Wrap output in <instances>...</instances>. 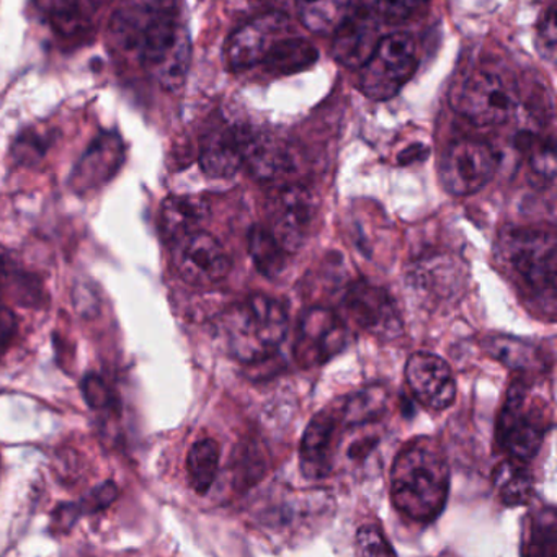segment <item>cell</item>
Here are the masks:
<instances>
[{
    "mask_svg": "<svg viewBox=\"0 0 557 557\" xmlns=\"http://www.w3.org/2000/svg\"><path fill=\"white\" fill-rule=\"evenodd\" d=\"M112 47L154 74L169 92L187 81L191 60L190 35L171 2H128L110 21Z\"/></svg>",
    "mask_w": 557,
    "mask_h": 557,
    "instance_id": "obj_1",
    "label": "cell"
},
{
    "mask_svg": "<svg viewBox=\"0 0 557 557\" xmlns=\"http://www.w3.org/2000/svg\"><path fill=\"white\" fill-rule=\"evenodd\" d=\"M449 492L445 451L432 436H417L397 453L391 468L394 507L416 521L440 517Z\"/></svg>",
    "mask_w": 557,
    "mask_h": 557,
    "instance_id": "obj_2",
    "label": "cell"
},
{
    "mask_svg": "<svg viewBox=\"0 0 557 557\" xmlns=\"http://www.w3.org/2000/svg\"><path fill=\"white\" fill-rule=\"evenodd\" d=\"M498 260L531 298L556 308L557 244L546 231L513 227L498 239Z\"/></svg>",
    "mask_w": 557,
    "mask_h": 557,
    "instance_id": "obj_3",
    "label": "cell"
},
{
    "mask_svg": "<svg viewBox=\"0 0 557 557\" xmlns=\"http://www.w3.org/2000/svg\"><path fill=\"white\" fill-rule=\"evenodd\" d=\"M224 334L234 358L243 363L269 360L288 334V312L269 296L253 295L224 315Z\"/></svg>",
    "mask_w": 557,
    "mask_h": 557,
    "instance_id": "obj_4",
    "label": "cell"
},
{
    "mask_svg": "<svg viewBox=\"0 0 557 557\" xmlns=\"http://www.w3.org/2000/svg\"><path fill=\"white\" fill-rule=\"evenodd\" d=\"M554 425L553 406L524 377L513 381L498 413L495 438L507 458L528 462Z\"/></svg>",
    "mask_w": 557,
    "mask_h": 557,
    "instance_id": "obj_5",
    "label": "cell"
},
{
    "mask_svg": "<svg viewBox=\"0 0 557 557\" xmlns=\"http://www.w3.org/2000/svg\"><path fill=\"white\" fill-rule=\"evenodd\" d=\"M263 502L256 511L257 527L280 540H295L309 534L332 511L331 495L315 488L311 492L285 491Z\"/></svg>",
    "mask_w": 557,
    "mask_h": 557,
    "instance_id": "obj_6",
    "label": "cell"
},
{
    "mask_svg": "<svg viewBox=\"0 0 557 557\" xmlns=\"http://www.w3.org/2000/svg\"><path fill=\"white\" fill-rule=\"evenodd\" d=\"M416 40L407 32H394L381 38L360 73V89L373 100L396 96L416 73Z\"/></svg>",
    "mask_w": 557,
    "mask_h": 557,
    "instance_id": "obj_7",
    "label": "cell"
},
{
    "mask_svg": "<svg viewBox=\"0 0 557 557\" xmlns=\"http://www.w3.org/2000/svg\"><path fill=\"white\" fill-rule=\"evenodd\" d=\"M513 94L498 74L469 71L451 89V107L475 126L504 125L515 112Z\"/></svg>",
    "mask_w": 557,
    "mask_h": 557,
    "instance_id": "obj_8",
    "label": "cell"
},
{
    "mask_svg": "<svg viewBox=\"0 0 557 557\" xmlns=\"http://www.w3.org/2000/svg\"><path fill=\"white\" fill-rule=\"evenodd\" d=\"M497 159L484 143L459 139L451 143L440 161V184L453 197H469L494 177Z\"/></svg>",
    "mask_w": 557,
    "mask_h": 557,
    "instance_id": "obj_9",
    "label": "cell"
},
{
    "mask_svg": "<svg viewBox=\"0 0 557 557\" xmlns=\"http://www.w3.org/2000/svg\"><path fill=\"white\" fill-rule=\"evenodd\" d=\"M348 329L344 319L325 308L302 314L295 342V358L302 368L322 367L344 351Z\"/></svg>",
    "mask_w": 557,
    "mask_h": 557,
    "instance_id": "obj_10",
    "label": "cell"
},
{
    "mask_svg": "<svg viewBox=\"0 0 557 557\" xmlns=\"http://www.w3.org/2000/svg\"><path fill=\"white\" fill-rule=\"evenodd\" d=\"M345 429L338 403L312 417L299 446V466L306 478L325 479L334 472Z\"/></svg>",
    "mask_w": 557,
    "mask_h": 557,
    "instance_id": "obj_11",
    "label": "cell"
},
{
    "mask_svg": "<svg viewBox=\"0 0 557 557\" xmlns=\"http://www.w3.org/2000/svg\"><path fill=\"white\" fill-rule=\"evenodd\" d=\"M175 270L184 282L194 286H211L226 278L231 259L211 234L197 231L182 237L172 250Z\"/></svg>",
    "mask_w": 557,
    "mask_h": 557,
    "instance_id": "obj_12",
    "label": "cell"
},
{
    "mask_svg": "<svg viewBox=\"0 0 557 557\" xmlns=\"http://www.w3.org/2000/svg\"><path fill=\"white\" fill-rule=\"evenodd\" d=\"M289 32V18L282 12L253 17L237 28L226 44L224 57L231 71L249 70L262 63L270 48L286 37Z\"/></svg>",
    "mask_w": 557,
    "mask_h": 557,
    "instance_id": "obj_13",
    "label": "cell"
},
{
    "mask_svg": "<svg viewBox=\"0 0 557 557\" xmlns=\"http://www.w3.org/2000/svg\"><path fill=\"white\" fill-rule=\"evenodd\" d=\"M344 305L351 319L370 334L386 341L403 334V319L396 301L381 286L367 282L355 283L348 289Z\"/></svg>",
    "mask_w": 557,
    "mask_h": 557,
    "instance_id": "obj_14",
    "label": "cell"
},
{
    "mask_svg": "<svg viewBox=\"0 0 557 557\" xmlns=\"http://www.w3.org/2000/svg\"><path fill=\"white\" fill-rule=\"evenodd\" d=\"M380 15L374 4H354L341 27L335 30L332 54L345 67H363L380 44Z\"/></svg>",
    "mask_w": 557,
    "mask_h": 557,
    "instance_id": "obj_15",
    "label": "cell"
},
{
    "mask_svg": "<svg viewBox=\"0 0 557 557\" xmlns=\"http://www.w3.org/2000/svg\"><path fill=\"white\" fill-rule=\"evenodd\" d=\"M406 380L416 399L432 410H445L455 403L456 383L443 358L419 351L406 364Z\"/></svg>",
    "mask_w": 557,
    "mask_h": 557,
    "instance_id": "obj_16",
    "label": "cell"
},
{
    "mask_svg": "<svg viewBox=\"0 0 557 557\" xmlns=\"http://www.w3.org/2000/svg\"><path fill=\"white\" fill-rule=\"evenodd\" d=\"M125 161V146L116 133H102L94 139L74 168L70 185L79 195H89L109 184Z\"/></svg>",
    "mask_w": 557,
    "mask_h": 557,
    "instance_id": "obj_17",
    "label": "cell"
},
{
    "mask_svg": "<svg viewBox=\"0 0 557 557\" xmlns=\"http://www.w3.org/2000/svg\"><path fill=\"white\" fill-rule=\"evenodd\" d=\"M314 214V198L306 188L288 187L278 195L273 205L270 233L286 253L301 249Z\"/></svg>",
    "mask_w": 557,
    "mask_h": 557,
    "instance_id": "obj_18",
    "label": "cell"
},
{
    "mask_svg": "<svg viewBox=\"0 0 557 557\" xmlns=\"http://www.w3.org/2000/svg\"><path fill=\"white\" fill-rule=\"evenodd\" d=\"M250 138L252 132L237 126H230L211 135L200 154V165L205 174L211 178L233 177L246 162Z\"/></svg>",
    "mask_w": 557,
    "mask_h": 557,
    "instance_id": "obj_19",
    "label": "cell"
},
{
    "mask_svg": "<svg viewBox=\"0 0 557 557\" xmlns=\"http://www.w3.org/2000/svg\"><path fill=\"white\" fill-rule=\"evenodd\" d=\"M208 214L210 205L205 198L190 195L169 197L161 210L162 233L177 243L182 237L201 231L200 226L207 221Z\"/></svg>",
    "mask_w": 557,
    "mask_h": 557,
    "instance_id": "obj_20",
    "label": "cell"
},
{
    "mask_svg": "<svg viewBox=\"0 0 557 557\" xmlns=\"http://www.w3.org/2000/svg\"><path fill=\"white\" fill-rule=\"evenodd\" d=\"M318 60V48L311 41L285 37L270 48L262 64L273 76H292L314 66Z\"/></svg>",
    "mask_w": 557,
    "mask_h": 557,
    "instance_id": "obj_21",
    "label": "cell"
},
{
    "mask_svg": "<svg viewBox=\"0 0 557 557\" xmlns=\"http://www.w3.org/2000/svg\"><path fill=\"white\" fill-rule=\"evenodd\" d=\"M494 487L507 507L527 505L533 498L534 478L528 462L507 458L495 468Z\"/></svg>",
    "mask_w": 557,
    "mask_h": 557,
    "instance_id": "obj_22",
    "label": "cell"
},
{
    "mask_svg": "<svg viewBox=\"0 0 557 557\" xmlns=\"http://www.w3.org/2000/svg\"><path fill=\"white\" fill-rule=\"evenodd\" d=\"M484 350L511 370L531 373L544 367L541 351L530 342L520 341V338L492 335L485 338Z\"/></svg>",
    "mask_w": 557,
    "mask_h": 557,
    "instance_id": "obj_23",
    "label": "cell"
},
{
    "mask_svg": "<svg viewBox=\"0 0 557 557\" xmlns=\"http://www.w3.org/2000/svg\"><path fill=\"white\" fill-rule=\"evenodd\" d=\"M342 419L345 426L373 425L387 409L386 389L380 386L367 387V389L357 391L345 399L338 400Z\"/></svg>",
    "mask_w": 557,
    "mask_h": 557,
    "instance_id": "obj_24",
    "label": "cell"
},
{
    "mask_svg": "<svg viewBox=\"0 0 557 557\" xmlns=\"http://www.w3.org/2000/svg\"><path fill=\"white\" fill-rule=\"evenodd\" d=\"M523 557H557V517L554 508L528 515L523 530Z\"/></svg>",
    "mask_w": 557,
    "mask_h": 557,
    "instance_id": "obj_25",
    "label": "cell"
},
{
    "mask_svg": "<svg viewBox=\"0 0 557 557\" xmlns=\"http://www.w3.org/2000/svg\"><path fill=\"white\" fill-rule=\"evenodd\" d=\"M220 445L216 440L201 438L194 443L187 456L188 481L198 495L208 494L220 471Z\"/></svg>",
    "mask_w": 557,
    "mask_h": 557,
    "instance_id": "obj_26",
    "label": "cell"
},
{
    "mask_svg": "<svg viewBox=\"0 0 557 557\" xmlns=\"http://www.w3.org/2000/svg\"><path fill=\"white\" fill-rule=\"evenodd\" d=\"M244 164H247L256 177L275 178L292 168V158L280 143L260 138L252 133Z\"/></svg>",
    "mask_w": 557,
    "mask_h": 557,
    "instance_id": "obj_27",
    "label": "cell"
},
{
    "mask_svg": "<svg viewBox=\"0 0 557 557\" xmlns=\"http://www.w3.org/2000/svg\"><path fill=\"white\" fill-rule=\"evenodd\" d=\"M51 25L63 37H83L92 28V4L84 2H47L40 4Z\"/></svg>",
    "mask_w": 557,
    "mask_h": 557,
    "instance_id": "obj_28",
    "label": "cell"
},
{
    "mask_svg": "<svg viewBox=\"0 0 557 557\" xmlns=\"http://www.w3.org/2000/svg\"><path fill=\"white\" fill-rule=\"evenodd\" d=\"M249 253L256 269L269 278H275L285 269L286 252L267 227L253 226L250 230Z\"/></svg>",
    "mask_w": 557,
    "mask_h": 557,
    "instance_id": "obj_29",
    "label": "cell"
},
{
    "mask_svg": "<svg viewBox=\"0 0 557 557\" xmlns=\"http://www.w3.org/2000/svg\"><path fill=\"white\" fill-rule=\"evenodd\" d=\"M354 4L348 2H311L302 4L299 11L302 24L314 34H335L342 22L350 14Z\"/></svg>",
    "mask_w": 557,
    "mask_h": 557,
    "instance_id": "obj_30",
    "label": "cell"
},
{
    "mask_svg": "<svg viewBox=\"0 0 557 557\" xmlns=\"http://www.w3.org/2000/svg\"><path fill=\"white\" fill-rule=\"evenodd\" d=\"M518 151L530 161L531 169L544 178L556 175V148L553 139H543L533 133L523 132L515 139Z\"/></svg>",
    "mask_w": 557,
    "mask_h": 557,
    "instance_id": "obj_31",
    "label": "cell"
},
{
    "mask_svg": "<svg viewBox=\"0 0 557 557\" xmlns=\"http://www.w3.org/2000/svg\"><path fill=\"white\" fill-rule=\"evenodd\" d=\"M53 143V133L27 129L15 139L14 146H12V161L17 168H32L45 158Z\"/></svg>",
    "mask_w": 557,
    "mask_h": 557,
    "instance_id": "obj_32",
    "label": "cell"
},
{
    "mask_svg": "<svg viewBox=\"0 0 557 557\" xmlns=\"http://www.w3.org/2000/svg\"><path fill=\"white\" fill-rule=\"evenodd\" d=\"M84 399L94 410H103V412H119L120 399L115 391L107 384L99 374H87L83 380Z\"/></svg>",
    "mask_w": 557,
    "mask_h": 557,
    "instance_id": "obj_33",
    "label": "cell"
},
{
    "mask_svg": "<svg viewBox=\"0 0 557 557\" xmlns=\"http://www.w3.org/2000/svg\"><path fill=\"white\" fill-rule=\"evenodd\" d=\"M358 557H396L383 531L374 524L361 527L357 533Z\"/></svg>",
    "mask_w": 557,
    "mask_h": 557,
    "instance_id": "obj_34",
    "label": "cell"
},
{
    "mask_svg": "<svg viewBox=\"0 0 557 557\" xmlns=\"http://www.w3.org/2000/svg\"><path fill=\"white\" fill-rule=\"evenodd\" d=\"M116 497H119V487L113 482H103L90 494L84 495L79 502H71V505H73L74 515L79 520L83 515L106 510L116 500Z\"/></svg>",
    "mask_w": 557,
    "mask_h": 557,
    "instance_id": "obj_35",
    "label": "cell"
},
{
    "mask_svg": "<svg viewBox=\"0 0 557 557\" xmlns=\"http://www.w3.org/2000/svg\"><path fill=\"white\" fill-rule=\"evenodd\" d=\"M536 50L549 64L556 63L557 54V5L553 4L537 25Z\"/></svg>",
    "mask_w": 557,
    "mask_h": 557,
    "instance_id": "obj_36",
    "label": "cell"
},
{
    "mask_svg": "<svg viewBox=\"0 0 557 557\" xmlns=\"http://www.w3.org/2000/svg\"><path fill=\"white\" fill-rule=\"evenodd\" d=\"M416 8L417 4H410V2H387V4L386 2H381V4H374L377 15L384 22L404 21V18L412 14Z\"/></svg>",
    "mask_w": 557,
    "mask_h": 557,
    "instance_id": "obj_37",
    "label": "cell"
},
{
    "mask_svg": "<svg viewBox=\"0 0 557 557\" xmlns=\"http://www.w3.org/2000/svg\"><path fill=\"white\" fill-rule=\"evenodd\" d=\"M17 332V319L11 309L0 305V355H4Z\"/></svg>",
    "mask_w": 557,
    "mask_h": 557,
    "instance_id": "obj_38",
    "label": "cell"
}]
</instances>
